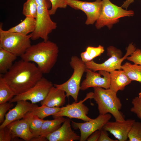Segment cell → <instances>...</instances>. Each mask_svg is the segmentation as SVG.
I'll list each match as a JSON object with an SVG mask.
<instances>
[{"instance_id":"1","label":"cell","mask_w":141,"mask_h":141,"mask_svg":"<svg viewBox=\"0 0 141 141\" xmlns=\"http://www.w3.org/2000/svg\"><path fill=\"white\" fill-rule=\"evenodd\" d=\"M43 74L34 62L21 59L14 62L2 77L16 96L33 86Z\"/></svg>"},{"instance_id":"2","label":"cell","mask_w":141,"mask_h":141,"mask_svg":"<svg viewBox=\"0 0 141 141\" xmlns=\"http://www.w3.org/2000/svg\"><path fill=\"white\" fill-rule=\"evenodd\" d=\"M59 51L57 44L48 40L31 45L20 57L25 61L36 63L43 74H48L57 62Z\"/></svg>"},{"instance_id":"3","label":"cell","mask_w":141,"mask_h":141,"mask_svg":"<svg viewBox=\"0 0 141 141\" xmlns=\"http://www.w3.org/2000/svg\"><path fill=\"white\" fill-rule=\"evenodd\" d=\"M93 99L98 105L99 114H111L116 120L124 121V117L119 110L122 104L117 93L110 89L93 87Z\"/></svg>"},{"instance_id":"4","label":"cell","mask_w":141,"mask_h":141,"mask_svg":"<svg viewBox=\"0 0 141 141\" xmlns=\"http://www.w3.org/2000/svg\"><path fill=\"white\" fill-rule=\"evenodd\" d=\"M37 6V14L36 18V26L31 34V39L41 38L43 41L48 40V35L57 27L56 23L51 18L49 10L51 7L49 0H35Z\"/></svg>"},{"instance_id":"5","label":"cell","mask_w":141,"mask_h":141,"mask_svg":"<svg viewBox=\"0 0 141 141\" xmlns=\"http://www.w3.org/2000/svg\"><path fill=\"white\" fill-rule=\"evenodd\" d=\"M0 25V48L20 57L31 45L32 35H25L3 30Z\"/></svg>"},{"instance_id":"6","label":"cell","mask_w":141,"mask_h":141,"mask_svg":"<svg viewBox=\"0 0 141 141\" xmlns=\"http://www.w3.org/2000/svg\"><path fill=\"white\" fill-rule=\"evenodd\" d=\"M70 64L73 69V73L66 81L61 84H55L54 86L64 91L66 97H72L75 102H77L78 96L80 90V82L84 73L86 68L85 63L77 56H72Z\"/></svg>"},{"instance_id":"7","label":"cell","mask_w":141,"mask_h":141,"mask_svg":"<svg viewBox=\"0 0 141 141\" xmlns=\"http://www.w3.org/2000/svg\"><path fill=\"white\" fill-rule=\"evenodd\" d=\"M136 49L134 45L132 43L130 44L125 55L122 57V53L120 50L114 46H110L107 48V54L110 57L109 58L100 64L97 63L93 60L85 62L86 69L94 72L102 70L109 72L116 70L121 69L122 62Z\"/></svg>"},{"instance_id":"8","label":"cell","mask_w":141,"mask_h":141,"mask_svg":"<svg viewBox=\"0 0 141 141\" xmlns=\"http://www.w3.org/2000/svg\"><path fill=\"white\" fill-rule=\"evenodd\" d=\"M101 11L96 21L95 26L99 29L105 26L111 28L113 24L118 22L119 19L125 16H133L134 11L123 9L118 6L109 0H102Z\"/></svg>"},{"instance_id":"9","label":"cell","mask_w":141,"mask_h":141,"mask_svg":"<svg viewBox=\"0 0 141 141\" xmlns=\"http://www.w3.org/2000/svg\"><path fill=\"white\" fill-rule=\"evenodd\" d=\"M53 86L51 82L43 77L33 86L25 92L15 96L9 102L30 100L31 103L35 104L42 101Z\"/></svg>"},{"instance_id":"10","label":"cell","mask_w":141,"mask_h":141,"mask_svg":"<svg viewBox=\"0 0 141 141\" xmlns=\"http://www.w3.org/2000/svg\"><path fill=\"white\" fill-rule=\"evenodd\" d=\"M93 92H90L86 94L83 100L79 102H74L71 104H68L61 107L59 111L52 115L53 118L66 116L70 119L74 118L80 119L84 122L92 120V119L87 115L89 109L83 102L89 99H93Z\"/></svg>"},{"instance_id":"11","label":"cell","mask_w":141,"mask_h":141,"mask_svg":"<svg viewBox=\"0 0 141 141\" xmlns=\"http://www.w3.org/2000/svg\"><path fill=\"white\" fill-rule=\"evenodd\" d=\"M67 5L76 10H79L86 14L87 19L85 24H93L97 20L102 6L101 0L93 2L83 1L79 0H64Z\"/></svg>"},{"instance_id":"12","label":"cell","mask_w":141,"mask_h":141,"mask_svg":"<svg viewBox=\"0 0 141 141\" xmlns=\"http://www.w3.org/2000/svg\"><path fill=\"white\" fill-rule=\"evenodd\" d=\"M109 114H101L96 118L84 122L79 123L71 121L73 128L80 131V141H85L93 133L102 129L111 118Z\"/></svg>"},{"instance_id":"13","label":"cell","mask_w":141,"mask_h":141,"mask_svg":"<svg viewBox=\"0 0 141 141\" xmlns=\"http://www.w3.org/2000/svg\"><path fill=\"white\" fill-rule=\"evenodd\" d=\"M86 78L81 83L80 90H85L91 87L109 88L110 83V72L102 70L98 72L86 69Z\"/></svg>"},{"instance_id":"14","label":"cell","mask_w":141,"mask_h":141,"mask_svg":"<svg viewBox=\"0 0 141 141\" xmlns=\"http://www.w3.org/2000/svg\"><path fill=\"white\" fill-rule=\"evenodd\" d=\"M135 120L128 119L124 121L116 120L108 121L103 129L109 132L120 141H126L128 138V133Z\"/></svg>"},{"instance_id":"15","label":"cell","mask_w":141,"mask_h":141,"mask_svg":"<svg viewBox=\"0 0 141 141\" xmlns=\"http://www.w3.org/2000/svg\"><path fill=\"white\" fill-rule=\"evenodd\" d=\"M15 107L5 114V119L0 126V128L6 126L10 123L22 119L28 113L38 106L24 100L17 101Z\"/></svg>"},{"instance_id":"16","label":"cell","mask_w":141,"mask_h":141,"mask_svg":"<svg viewBox=\"0 0 141 141\" xmlns=\"http://www.w3.org/2000/svg\"><path fill=\"white\" fill-rule=\"evenodd\" d=\"M70 119L66 118L62 125L57 130L46 137L49 141H73L80 140V136L72 129Z\"/></svg>"},{"instance_id":"17","label":"cell","mask_w":141,"mask_h":141,"mask_svg":"<svg viewBox=\"0 0 141 141\" xmlns=\"http://www.w3.org/2000/svg\"><path fill=\"white\" fill-rule=\"evenodd\" d=\"M11 133L13 139L19 137L26 141H31L33 138L27 120L25 118L14 121L7 126Z\"/></svg>"},{"instance_id":"18","label":"cell","mask_w":141,"mask_h":141,"mask_svg":"<svg viewBox=\"0 0 141 141\" xmlns=\"http://www.w3.org/2000/svg\"><path fill=\"white\" fill-rule=\"evenodd\" d=\"M66 97L65 92L54 86L50 90L45 99L41 101L42 105L51 107L63 106L65 103Z\"/></svg>"},{"instance_id":"19","label":"cell","mask_w":141,"mask_h":141,"mask_svg":"<svg viewBox=\"0 0 141 141\" xmlns=\"http://www.w3.org/2000/svg\"><path fill=\"white\" fill-rule=\"evenodd\" d=\"M110 73V83L109 89L116 92L119 90H123L125 87L132 81L123 70H113Z\"/></svg>"},{"instance_id":"20","label":"cell","mask_w":141,"mask_h":141,"mask_svg":"<svg viewBox=\"0 0 141 141\" xmlns=\"http://www.w3.org/2000/svg\"><path fill=\"white\" fill-rule=\"evenodd\" d=\"M36 24V19L31 16L26 18L19 24L12 27L8 30L27 35L35 30Z\"/></svg>"},{"instance_id":"21","label":"cell","mask_w":141,"mask_h":141,"mask_svg":"<svg viewBox=\"0 0 141 141\" xmlns=\"http://www.w3.org/2000/svg\"><path fill=\"white\" fill-rule=\"evenodd\" d=\"M63 117L54 118L51 120H44L41 126L39 136L46 137L58 129L66 120Z\"/></svg>"},{"instance_id":"22","label":"cell","mask_w":141,"mask_h":141,"mask_svg":"<svg viewBox=\"0 0 141 141\" xmlns=\"http://www.w3.org/2000/svg\"><path fill=\"white\" fill-rule=\"evenodd\" d=\"M17 56L0 48V73L4 74L12 67Z\"/></svg>"},{"instance_id":"23","label":"cell","mask_w":141,"mask_h":141,"mask_svg":"<svg viewBox=\"0 0 141 141\" xmlns=\"http://www.w3.org/2000/svg\"><path fill=\"white\" fill-rule=\"evenodd\" d=\"M23 118L27 120L33 137L39 136L40 129L44 120L39 118L31 111L27 113Z\"/></svg>"},{"instance_id":"24","label":"cell","mask_w":141,"mask_h":141,"mask_svg":"<svg viewBox=\"0 0 141 141\" xmlns=\"http://www.w3.org/2000/svg\"><path fill=\"white\" fill-rule=\"evenodd\" d=\"M121 69L132 81H137L141 84V65L126 62L122 65Z\"/></svg>"},{"instance_id":"25","label":"cell","mask_w":141,"mask_h":141,"mask_svg":"<svg viewBox=\"0 0 141 141\" xmlns=\"http://www.w3.org/2000/svg\"><path fill=\"white\" fill-rule=\"evenodd\" d=\"M104 51V47L99 45L98 47H87L86 50L80 54L81 58L85 63L92 61L95 58L100 56Z\"/></svg>"},{"instance_id":"26","label":"cell","mask_w":141,"mask_h":141,"mask_svg":"<svg viewBox=\"0 0 141 141\" xmlns=\"http://www.w3.org/2000/svg\"><path fill=\"white\" fill-rule=\"evenodd\" d=\"M15 94L2 76L0 77V104L9 101Z\"/></svg>"},{"instance_id":"27","label":"cell","mask_w":141,"mask_h":141,"mask_svg":"<svg viewBox=\"0 0 141 141\" xmlns=\"http://www.w3.org/2000/svg\"><path fill=\"white\" fill-rule=\"evenodd\" d=\"M61 107H51L45 105H42L34 108L31 111L34 115L42 119L49 116L52 115L60 111Z\"/></svg>"},{"instance_id":"28","label":"cell","mask_w":141,"mask_h":141,"mask_svg":"<svg viewBox=\"0 0 141 141\" xmlns=\"http://www.w3.org/2000/svg\"><path fill=\"white\" fill-rule=\"evenodd\" d=\"M22 13L26 17L31 16L36 19L37 6L35 0H27L23 4Z\"/></svg>"},{"instance_id":"29","label":"cell","mask_w":141,"mask_h":141,"mask_svg":"<svg viewBox=\"0 0 141 141\" xmlns=\"http://www.w3.org/2000/svg\"><path fill=\"white\" fill-rule=\"evenodd\" d=\"M128 138L130 141H141V122H134L128 133Z\"/></svg>"},{"instance_id":"30","label":"cell","mask_w":141,"mask_h":141,"mask_svg":"<svg viewBox=\"0 0 141 141\" xmlns=\"http://www.w3.org/2000/svg\"><path fill=\"white\" fill-rule=\"evenodd\" d=\"M51 3V8L49 12L50 15L55 14L59 8H65L67 5L64 0H49Z\"/></svg>"},{"instance_id":"31","label":"cell","mask_w":141,"mask_h":141,"mask_svg":"<svg viewBox=\"0 0 141 141\" xmlns=\"http://www.w3.org/2000/svg\"><path fill=\"white\" fill-rule=\"evenodd\" d=\"M132 107L130 111L137 115L138 118L141 120V99L136 97L132 100Z\"/></svg>"},{"instance_id":"32","label":"cell","mask_w":141,"mask_h":141,"mask_svg":"<svg viewBox=\"0 0 141 141\" xmlns=\"http://www.w3.org/2000/svg\"><path fill=\"white\" fill-rule=\"evenodd\" d=\"M13 139L11 133L7 126L0 128V141H10Z\"/></svg>"},{"instance_id":"33","label":"cell","mask_w":141,"mask_h":141,"mask_svg":"<svg viewBox=\"0 0 141 141\" xmlns=\"http://www.w3.org/2000/svg\"><path fill=\"white\" fill-rule=\"evenodd\" d=\"M126 59L134 64L141 65V50L139 49H136Z\"/></svg>"},{"instance_id":"34","label":"cell","mask_w":141,"mask_h":141,"mask_svg":"<svg viewBox=\"0 0 141 141\" xmlns=\"http://www.w3.org/2000/svg\"><path fill=\"white\" fill-rule=\"evenodd\" d=\"M12 103L7 102L0 104V123H2L4 120V117L7 111L13 106Z\"/></svg>"},{"instance_id":"35","label":"cell","mask_w":141,"mask_h":141,"mask_svg":"<svg viewBox=\"0 0 141 141\" xmlns=\"http://www.w3.org/2000/svg\"><path fill=\"white\" fill-rule=\"evenodd\" d=\"M107 131L103 128L100 130V135L98 141H117L110 138L107 133Z\"/></svg>"},{"instance_id":"36","label":"cell","mask_w":141,"mask_h":141,"mask_svg":"<svg viewBox=\"0 0 141 141\" xmlns=\"http://www.w3.org/2000/svg\"><path fill=\"white\" fill-rule=\"evenodd\" d=\"M100 130H97L93 133L88 138L87 140V141H98L100 135Z\"/></svg>"},{"instance_id":"37","label":"cell","mask_w":141,"mask_h":141,"mask_svg":"<svg viewBox=\"0 0 141 141\" xmlns=\"http://www.w3.org/2000/svg\"><path fill=\"white\" fill-rule=\"evenodd\" d=\"M48 140L46 137L39 136L36 137H33L31 141H44Z\"/></svg>"},{"instance_id":"38","label":"cell","mask_w":141,"mask_h":141,"mask_svg":"<svg viewBox=\"0 0 141 141\" xmlns=\"http://www.w3.org/2000/svg\"><path fill=\"white\" fill-rule=\"evenodd\" d=\"M134 0H126L124 2V3L121 7L125 8L127 9L130 4L134 2Z\"/></svg>"},{"instance_id":"39","label":"cell","mask_w":141,"mask_h":141,"mask_svg":"<svg viewBox=\"0 0 141 141\" xmlns=\"http://www.w3.org/2000/svg\"><path fill=\"white\" fill-rule=\"evenodd\" d=\"M138 95V97L141 99V92L139 93Z\"/></svg>"}]
</instances>
